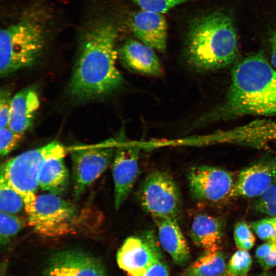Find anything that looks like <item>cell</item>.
<instances>
[{
	"instance_id": "36",
	"label": "cell",
	"mask_w": 276,
	"mask_h": 276,
	"mask_svg": "<svg viewBox=\"0 0 276 276\" xmlns=\"http://www.w3.org/2000/svg\"><path fill=\"white\" fill-rule=\"evenodd\" d=\"M274 218L276 220V216H274Z\"/></svg>"
},
{
	"instance_id": "16",
	"label": "cell",
	"mask_w": 276,
	"mask_h": 276,
	"mask_svg": "<svg viewBox=\"0 0 276 276\" xmlns=\"http://www.w3.org/2000/svg\"><path fill=\"white\" fill-rule=\"evenodd\" d=\"M153 219L162 248L176 264L180 266L186 265L190 259L189 249L177 219L169 217H156Z\"/></svg>"
},
{
	"instance_id": "2",
	"label": "cell",
	"mask_w": 276,
	"mask_h": 276,
	"mask_svg": "<svg viewBox=\"0 0 276 276\" xmlns=\"http://www.w3.org/2000/svg\"><path fill=\"white\" fill-rule=\"evenodd\" d=\"M246 116H276V70L261 53L234 66L223 100L196 123L199 126Z\"/></svg>"
},
{
	"instance_id": "33",
	"label": "cell",
	"mask_w": 276,
	"mask_h": 276,
	"mask_svg": "<svg viewBox=\"0 0 276 276\" xmlns=\"http://www.w3.org/2000/svg\"><path fill=\"white\" fill-rule=\"evenodd\" d=\"M254 208L262 214L271 217L276 216V203L254 205Z\"/></svg>"
},
{
	"instance_id": "6",
	"label": "cell",
	"mask_w": 276,
	"mask_h": 276,
	"mask_svg": "<svg viewBox=\"0 0 276 276\" xmlns=\"http://www.w3.org/2000/svg\"><path fill=\"white\" fill-rule=\"evenodd\" d=\"M64 146L53 141L15 156L3 164L2 173L21 196L27 214L32 209L37 196L38 175L45 159Z\"/></svg>"
},
{
	"instance_id": "1",
	"label": "cell",
	"mask_w": 276,
	"mask_h": 276,
	"mask_svg": "<svg viewBox=\"0 0 276 276\" xmlns=\"http://www.w3.org/2000/svg\"><path fill=\"white\" fill-rule=\"evenodd\" d=\"M117 30L105 19H93L82 31L70 82V94L79 101L110 94L123 83L116 66Z\"/></svg>"
},
{
	"instance_id": "11",
	"label": "cell",
	"mask_w": 276,
	"mask_h": 276,
	"mask_svg": "<svg viewBox=\"0 0 276 276\" xmlns=\"http://www.w3.org/2000/svg\"><path fill=\"white\" fill-rule=\"evenodd\" d=\"M275 184L276 158L262 159L239 172L228 198L258 197Z\"/></svg>"
},
{
	"instance_id": "14",
	"label": "cell",
	"mask_w": 276,
	"mask_h": 276,
	"mask_svg": "<svg viewBox=\"0 0 276 276\" xmlns=\"http://www.w3.org/2000/svg\"><path fill=\"white\" fill-rule=\"evenodd\" d=\"M131 25L141 42L159 52L166 51L167 24L163 14L141 10L133 15Z\"/></svg>"
},
{
	"instance_id": "5",
	"label": "cell",
	"mask_w": 276,
	"mask_h": 276,
	"mask_svg": "<svg viewBox=\"0 0 276 276\" xmlns=\"http://www.w3.org/2000/svg\"><path fill=\"white\" fill-rule=\"evenodd\" d=\"M91 211L53 194L37 196L32 210L27 214L30 225L38 234L56 237L90 229Z\"/></svg>"
},
{
	"instance_id": "28",
	"label": "cell",
	"mask_w": 276,
	"mask_h": 276,
	"mask_svg": "<svg viewBox=\"0 0 276 276\" xmlns=\"http://www.w3.org/2000/svg\"><path fill=\"white\" fill-rule=\"evenodd\" d=\"M256 257L261 267L268 269L276 266V242H267L259 246Z\"/></svg>"
},
{
	"instance_id": "25",
	"label": "cell",
	"mask_w": 276,
	"mask_h": 276,
	"mask_svg": "<svg viewBox=\"0 0 276 276\" xmlns=\"http://www.w3.org/2000/svg\"><path fill=\"white\" fill-rule=\"evenodd\" d=\"M250 227L261 239L276 242V220L274 217L252 222Z\"/></svg>"
},
{
	"instance_id": "19",
	"label": "cell",
	"mask_w": 276,
	"mask_h": 276,
	"mask_svg": "<svg viewBox=\"0 0 276 276\" xmlns=\"http://www.w3.org/2000/svg\"><path fill=\"white\" fill-rule=\"evenodd\" d=\"M218 139L225 142L262 144L276 141V122L261 120L216 134Z\"/></svg>"
},
{
	"instance_id": "10",
	"label": "cell",
	"mask_w": 276,
	"mask_h": 276,
	"mask_svg": "<svg viewBox=\"0 0 276 276\" xmlns=\"http://www.w3.org/2000/svg\"><path fill=\"white\" fill-rule=\"evenodd\" d=\"M162 257L154 234L147 231L129 237L117 254L119 267L129 276H142L158 258Z\"/></svg>"
},
{
	"instance_id": "9",
	"label": "cell",
	"mask_w": 276,
	"mask_h": 276,
	"mask_svg": "<svg viewBox=\"0 0 276 276\" xmlns=\"http://www.w3.org/2000/svg\"><path fill=\"white\" fill-rule=\"evenodd\" d=\"M187 177L192 197L200 202L214 203L228 198L235 182L229 172L206 165L191 167Z\"/></svg>"
},
{
	"instance_id": "15",
	"label": "cell",
	"mask_w": 276,
	"mask_h": 276,
	"mask_svg": "<svg viewBox=\"0 0 276 276\" xmlns=\"http://www.w3.org/2000/svg\"><path fill=\"white\" fill-rule=\"evenodd\" d=\"M122 63L135 72L151 76H160L163 67L154 49L133 39L127 40L118 52Z\"/></svg>"
},
{
	"instance_id": "29",
	"label": "cell",
	"mask_w": 276,
	"mask_h": 276,
	"mask_svg": "<svg viewBox=\"0 0 276 276\" xmlns=\"http://www.w3.org/2000/svg\"><path fill=\"white\" fill-rule=\"evenodd\" d=\"M24 134L14 132L8 126L1 128L0 154L5 156L13 150L20 142Z\"/></svg>"
},
{
	"instance_id": "23",
	"label": "cell",
	"mask_w": 276,
	"mask_h": 276,
	"mask_svg": "<svg viewBox=\"0 0 276 276\" xmlns=\"http://www.w3.org/2000/svg\"><path fill=\"white\" fill-rule=\"evenodd\" d=\"M24 224L20 218L13 214L1 212L0 241L2 246H6L11 239L22 229Z\"/></svg>"
},
{
	"instance_id": "27",
	"label": "cell",
	"mask_w": 276,
	"mask_h": 276,
	"mask_svg": "<svg viewBox=\"0 0 276 276\" xmlns=\"http://www.w3.org/2000/svg\"><path fill=\"white\" fill-rule=\"evenodd\" d=\"M141 10L164 13L172 8L185 3L189 0H132Z\"/></svg>"
},
{
	"instance_id": "32",
	"label": "cell",
	"mask_w": 276,
	"mask_h": 276,
	"mask_svg": "<svg viewBox=\"0 0 276 276\" xmlns=\"http://www.w3.org/2000/svg\"><path fill=\"white\" fill-rule=\"evenodd\" d=\"M276 203V184L268 188L258 197L254 205Z\"/></svg>"
},
{
	"instance_id": "3",
	"label": "cell",
	"mask_w": 276,
	"mask_h": 276,
	"mask_svg": "<svg viewBox=\"0 0 276 276\" xmlns=\"http://www.w3.org/2000/svg\"><path fill=\"white\" fill-rule=\"evenodd\" d=\"M238 54L237 35L228 15L215 12L198 18L191 25L186 56L193 68L200 72L221 69L233 64Z\"/></svg>"
},
{
	"instance_id": "12",
	"label": "cell",
	"mask_w": 276,
	"mask_h": 276,
	"mask_svg": "<svg viewBox=\"0 0 276 276\" xmlns=\"http://www.w3.org/2000/svg\"><path fill=\"white\" fill-rule=\"evenodd\" d=\"M138 147L118 148L112 162L114 203L118 210L131 192L139 173Z\"/></svg>"
},
{
	"instance_id": "21",
	"label": "cell",
	"mask_w": 276,
	"mask_h": 276,
	"mask_svg": "<svg viewBox=\"0 0 276 276\" xmlns=\"http://www.w3.org/2000/svg\"><path fill=\"white\" fill-rule=\"evenodd\" d=\"M225 257L220 249L204 250L185 270L183 276H221L226 270Z\"/></svg>"
},
{
	"instance_id": "31",
	"label": "cell",
	"mask_w": 276,
	"mask_h": 276,
	"mask_svg": "<svg viewBox=\"0 0 276 276\" xmlns=\"http://www.w3.org/2000/svg\"><path fill=\"white\" fill-rule=\"evenodd\" d=\"M142 276H169V270L163 256L156 260Z\"/></svg>"
},
{
	"instance_id": "24",
	"label": "cell",
	"mask_w": 276,
	"mask_h": 276,
	"mask_svg": "<svg viewBox=\"0 0 276 276\" xmlns=\"http://www.w3.org/2000/svg\"><path fill=\"white\" fill-rule=\"evenodd\" d=\"M251 257L246 250L239 249L231 257L227 265L228 276H246L251 266Z\"/></svg>"
},
{
	"instance_id": "26",
	"label": "cell",
	"mask_w": 276,
	"mask_h": 276,
	"mask_svg": "<svg viewBox=\"0 0 276 276\" xmlns=\"http://www.w3.org/2000/svg\"><path fill=\"white\" fill-rule=\"evenodd\" d=\"M234 239L239 249L248 250L255 244V237L248 225L243 221L237 223L234 227Z\"/></svg>"
},
{
	"instance_id": "13",
	"label": "cell",
	"mask_w": 276,
	"mask_h": 276,
	"mask_svg": "<svg viewBox=\"0 0 276 276\" xmlns=\"http://www.w3.org/2000/svg\"><path fill=\"white\" fill-rule=\"evenodd\" d=\"M43 276H106L98 259L78 250H67L55 254Z\"/></svg>"
},
{
	"instance_id": "8",
	"label": "cell",
	"mask_w": 276,
	"mask_h": 276,
	"mask_svg": "<svg viewBox=\"0 0 276 276\" xmlns=\"http://www.w3.org/2000/svg\"><path fill=\"white\" fill-rule=\"evenodd\" d=\"M114 141L70 150L73 193L79 198L85 190L112 163L117 148Z\"/></svg>"
},
{
	"instance_id": "34",
	"label": "cell",
	"mask_w": 276,
	"mask_h": 276,
	"mask_svg": "<svg viewBox=\"0 0 276 276\" xmlns=\"http://www.w3.org/2000/svg\"><path fill=\"white\" fill-rule=\"evenodd\" d=\"M271 48V63L276 70V29L272 33L270 38Z\"/></svg>"
},
{
	"instance_id": "4",
	"label": "cell",
	"mask_w": 276,
	"mask_h": 276,
	"mask_svg": "<svg viewBox=\"0 0 276 276\" xmlns=\"http://www.w3.org/2000/svg\"><path fill=\"white\" fill-rule=\"evenodd\" d=\"M46 29L38 19L26 18L2 29L0 75L7 77L32 65L42 53Z\"/></svg>"
},
{
	"instance_id": "18",
	"label": "cell",
	"mask_w": 276,
	"mask_h": 276,
	"mask_svg": "<svg viewBox=\"0 0 276 276\" xmlns=\"http://www.w3.org/2000/svg\"><path fill=\"white\" fill-rule=\"evenodd\" d=\"M39 106L38 96L34 89L20 90L12 98L8 126L15 132L24 134L32 125Z\"/></svg>"
},
{
	"instance_id": "22",
	"label": "cell",
	"mask_w": 276,
	"mask_h": 276,
	"mask_svg": "<svg viewBox=\"0 0 276 276\" xmlns=\"http://www.w3.org/2000/svg\"><path fill=\"white\" fill-rule=\"evenodd\" d=\"M25 208L24 200L20 194L13 188L5 176L0 174L1 212L15 214Z\"/></svg>"
},
{
	"instance_id": "17",
	"label": "cell",
	"mask_w": 276,
	"mask_h": 276,
	"mask_svg": "<svg viewBox=\"0 0 276 276\" xmlns=\"http://www.w3.org/2000/svg\"><path fill=\"white\" fill-rule=\"evenodd\" d=\"M66 151L63 146L48 156L43 162L38 178V186L42 190L58 195L67 189L69 173L64 162Z\"/></svg>"
},
{
	"instance_id": "35",
	"label": "cell",
	"mask_w": 276,
	"mask_h": 276,
	"mask_svg": "<svg viewBox=\"0 0 276 276\" xmlns=\"http://www.w3.org/2000/svg\"><path fill=\"white\" fill-rule=\"evenodd\" d=\"M259 276H276V275H268V274H263V275H260Z\"/></svg>"
},
{
	"instance_id": "20",
	"label": "cell",
	"mask_w": 276,
	"mask_h": 276,
	"mask_svg": "<svg viewBox=\"0 0 276 276\" xmlns=\"http://www.w3.org/2000/svg\"><path fill=\"white\" fill-rule=\"evenodd\" d=\"M224 229L218 218L198 214L193 219L190 229L193 242L204 250L220 249Z\"/></svg>"
},
{
	"instance_id": "7",
	"label": "cell",
	"mask_w": 276,
	"mask_h": 276,
	"mask_svg": "<svg viewBox=\"0 0 276 276\" xmlns=\"http://www.w3.org/2000/svg\"><path fill=\"white\" fill-rule=\"evenodd\" d=\"M143 209L153 218L169 217L177 219L182 209L179 188L168 172L155 171L143 181L139 193Z\"/></svg>"
},
{
	"instance_id": "30",
	"label": "cell",
	"mask_w": 276,
	"mask_h": 276,
	"mask_svg": "<svg viewBox=\"0 0 276 276\" xmlns=\"http://www.w3.org/2000/svg\"><path fill=\"white\" fill-rule=\"evenodd\" d=\"M12 97L10 90L2 89L0 92V127L8 126Z\"/></svg>"
}]
</instances>
